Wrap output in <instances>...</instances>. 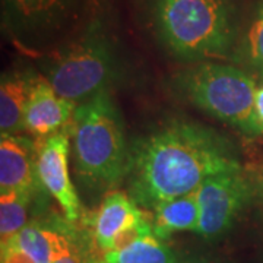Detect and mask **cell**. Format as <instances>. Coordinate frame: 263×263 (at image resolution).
Listing matches in <instances>:
<instances>
[{
	"label": "cell",
	"instance_id": "6da1fadb",
	"mask_svg": "<svg viewBox=\"0 0 263 263\" xmlns=\"http://www.w3.org/2000/svg\"><path fill=\"white\" fill-rule=\"evenodd\" d=\"M241 168L235 146L197 123L176 122L130 148L129 195L142 208L196 192L216 174Z\"/></svg>",
	"mask_w": 263,
	"mask_h": 263
},
{
	"label": "cell",
	"instance_id": "7a4b0ae2",
	"mask_svg": "<svg viewBox=\"0 0 263 263\" xmlns=\"http://www.w3.org/2000/svg\"><path fill=\"white\" fill-rule=\"evenodd\" d=\"M152 29L183 60L227 59L240 35L238 0H148Z\"/></svg>",
	"mask_w": 263,
	"mask_h": 263
},
{
	"label": "cell",
	"instance_id": "3957f363",
	"mask_svg": "<svg viewBox=\"0 0 263 263\" xmlns=\"http://www.w3.org/2000/svg\"><path fill=\"white\" fill-rule=\"evenodd\" d=\"M73 161L85 187L104 190L127 176V148L119 111L107 91L76 107L70 120Z\"/></svg>",
	"mask_w": 263,
	"mask_h": 263
},
{
	"label": "cell",
	"instance_id": "277c9868",
	"mask_svg": "<svg viewBox=\"0 0 263 263\" xmlns=\"http://www.w3.org/2000/svg\"><path fill=\"white\" fill-rule=\"evenodd\" d=\"M181 91L197 108L247 136L263 135L256 113L257 88L249 70L206 62L181 76Z\"/></svg>",
	"mask_w": 263,
	"mask_h": 263
},
{
	"label": "cell",
	"instance_id": "5b68a950",
	"mask_svg": "<svg viewBox=\"0 0 263 263\" xmlns=\"http://www.w3.org/2000/svg\"><path fill=\"white\" fill-rule=\"evenodd\" d=\"M117 57L114 46L100 24L91 25L75 44L66 48L48 72V82L57 95L72 103H84L114 78Z\"/></svg>",
	"mask_w": 263,
	"mask_h": 263
},
{
	"label": "cell",
	"instance_id": "8992f818",
	"mask_svg": "<svg viewBox=\"0 0 263 263\" xmlns=\"http://www.w3.org/2000/svg\"><path fill=\"white\" fill-rule=\"evenodd\" d=\"M252 197V184L243 170L226 171L208 179L197 189L199 224L196 234L218 240L233 228Z\"/></svg>",
	"mask_w": 263,
	"mask_h": 263
},
{
	"label": "cell",
	"instance_id": "52a82bcc",
	"mask_svg": "<svg viewBox=\"0 0 263 263\" xmlns=\"http://www.w3.org/2000/svg\"><path fill=\"white\" fill-rule=\"evenodd\" d=\"M69 132L60 130L43 138L37 146V176L48 193L54 197L69 222H76L81 212L79 197L69 174Z\"/></svg>",
	"mask_w": 263,
	"mask_h": 263
},
{
	"label": "cell",
	"instance_id": "ba28073f",
	"mask_svg": "<svg viewBox=\"0 0 263 263\" xmlns=\"http://www.w3.org/2000/svg\"><path fill=\"white\" fill-rule=\"evenodd\" d=\"M81 0H3L5 22L16 35L43 37L63 27Z\"/></svg>",
	"mask_w": 263,
	"mask_h": 263
},
{
	"label": "cell",
	"instance_id": "9c48e42d",
	"mask_svg": "<svg viewBox=\"0 0 263 263\" xmlns=\"http://www.w3.org/2000/svg\"><path fill=\"white\" fill-rule=\"evenodd\" d=\"M76 104L57 95L48 81L32 82L25 116L24 130L35 138H47L70 124Z\"/></svg>",
	"mask_w": 263,
	"mask_h": 263
},
{
	"label": "cell",
	"instance_id": "30bf717a",
	"mask_svg": "<svg viewBox=\"0 0 263 263\" xmlns=\"http://www.w3.org/2000/svg\"><path fill=\"white\" fill-rule=\"evenodd\" d=\"M37 176V148L16 135L2 133L0 193H32Z\"/></svg>",
	"mask_w": 263,
	"mask_h": 263
},
{
	"label": "cell",
	"instance_id": "8fae6325",
	"mask_svg": "<svg viewBox=\"0 0 263 263\" xmlns=\"http://www.w3.org/2000/svg\"><path fill=\"white\" fill-rule=\"evenodd\" d=\"M145 216L146 214L130 195L119 190L108 192L104 196L100 212L95 219V243L104 253L111 250L114 238Z\"/></svg>",
	"mask_w": 263,
	"mask_h": 263
},
{
	"label": "cell",
	"instance_id": "7c38bea8",
	"mask_svg": "<svg viewBox=\"0 0 263 263\" xmlns=\"http://www.w3.org/2000/svg\"><path fill=\"white\" fill-rule=\"evenodd\" d=\"M6 243L16 247L32 263H54L75 250L66 233L41 222H29Z\"/></svg>",
	"mask_w": 263,
	"mask_h": 263
},
{
	"label": "cell",
	"instance_id": "4fadbf2b",
	"mask_svg": "<svg viewBox=\"0 0 263 263\" xmlns=\"http://www.w3.org/2000/svg\"><path fill=\"white\" fill-rule=\"evenodd\" d=\"M154 234L161 240H167L170 235L179 231H195L199 224V203L197 190L184 196L174 197L161 202L152 208Z\"/></svg>",
	"mask_w": 263,
	"mask_h": 263
},
{
	"label": "cell",
	"instance_id": "5bb4252c",
	"mask_svg": "<svg viewBox=\"0 0 263 263\" xmlns=\"http://www.w3.org/2000/svg\"><path fill=\"white\" fill-rule=\"evenodd\" d=\"M32 82L21 73H5L0 82V130L16 135L24 130V116Z\"/></svg>",
	"mask_w": 263,
	"mask_h": 263
},
{
	"label": "cell",
	"instance_id": "9a60e30c",
	"mask_svg": "<svg viewBox=\"0 0 263 263\" xmlns=\"http://www.w3.org/2000/svg\"><path fill=\"white\" fill-rule=\"evenodd\" d=\"M234 56L263 78V0L256 2L247 24L240 29Z\"/></svg>",
	"mask_w": 263,
	"mask_h": 263
},
{
	"label": "cell",
	"instance_id": "2e32d148",
	"mask_svg": "<svg viewBox=\"0 0 263 263\" xmlns=\"http://www.w3.org/2000/svg\"><path fill=\"white\" fill-rule=\"evenodd\" d=\"M103 263H179L174 252L155 234L124 247L105 252Z\"/></svg>",
	"mask_w": 263,
	"mask_h": 263
},
{
	"label": "cell",
	"instance_id": "e0dca14e",
	"mask_svg": "<svg viewBox=\"0 0 263 263\" xmlns=\"http://www.w3.org/2000/svg\"><path fill=\"white\" fill-rule=\"evenodd\" d=\"M31 195L8 192L0 195V237L6 243L28 226V205Z\"/></svg>",
	"mask_w": 263,
	"mask_h": 263
},
{
	"label": "cell",
	"instance_id": "ac0fdd59",
	"mask_svg": "<svg viewBox=\"0 0 263 263\" xmlns=\"http://www.w3.org/2000/svg\"><path fill=\"white\" fill-rule=\"evenodd\" d=\"M2 263H32L22 252L9 243L2 245Z\"/></svg>",
	"mask_w": 263,
	"mask_h": 263
},
{
	"label": "cell",
	"instance_id": "d6986e66",
	"mask_svg": "<svg viewBox=\"0 0 263 263\" xmlns=\"http://www.w3.org/2000/svg\"><path fill=\"white\" fill-rule=\"evenodd\" d=\"M256 113L263 126V86L260 89H257V94H256Z\"/></svg>",
	"mask_w": 263,
	"mask_h": 263
},
{
	"label": "cell",
	"instance_id": "ffe728a7",
	"mask_svg": "<svg viewBox=\"0 0 263 263\" xmlns=\"http://www.w3.org/2000/svg\"><path fill=\"white\" fill-rule=\"evenodd\" d=\"M179 263H222L216 259H211V257H205V256H192Z\"/></svg>",
	"mask_w": 263,
	"mask_h": 263
},
{
	"label": "cell",
	"instance_id": "44dd1931",
	"mask_svg": "<svg viewBox=\"0 0 263 263\" xmlns=\"http://www.w3.org/2000/svg\"><path fill=\"white\" fill-rule=\"evenodd\" d=\"M54 263H82V257H81V254L76 252V247L75 250L72 252L70 254H67L65 257H62L60 260H57Z\"/></svg>",
	"mask_w": 263,
	"mask_h": 263
},
{
	"label": "cell",
	"instance_id": "7402d4cb",
	"mask_svg": "<svg viewBox=\"0 0 263 263\" xmlns=\"http://www.w3.org/2000/svg\"><path fill=\"white\" fill-rule=\"evenodd\" d=\"M260 233H262V247H263V215L260 219Z\"/></svg>",
	"mask_w": 263,
	"mask_h": 263
}]
</instances>
